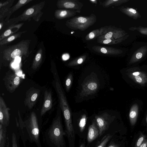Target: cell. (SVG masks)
<instances>
[{"mask_svg": "<svg viewBox=\"0 0 147 147\" xmlns=\"http://www.w3.org/2000/svg\"><path fill=\"white\" fill-rule=\"evenodd\" d=\"M13 1V0H8L5 1V2H4L3 3H0V8L8 4L9 3Z\"/></svg>", "mask_w": 147, "mask_h": 147, "instance_id": "obj_38", "label": "cell"}, {"mask_svg": "<svg viewBox=\"0 0 147 147\" xmlns=\"http://www.w3.org/2000/svg\"><path fill=\"white\" fill-rule=\"evenodd\" d=\"M40 92V90L33 87L30 88L27 91L24 103L29 109H31L35 105Z\"/></svg>", "mask_w": 147, "mask_h": 147, "instance_id": "obj_11", "label": "cell"}, {"mask_svg": "<svg viewBox=\"0 0 147 147\" xmlns=\"http://www.w3.org/2000/svg\"><path fill=\"white\" fill-rule=\"evenodd\" d=\"M19 119L16 118L17 127H18L24 147L26 140L34 143L37 147H42L40 140V127L37 116L34 112H32L29 117L23 121L20 113L18 111Z\"/></svg>", "mask_w": 147, "mask_h": 147, "instance_id": "obj_1", "label": "cell"}, {"mask_svg": "<svg viewBox=\"0 0 147 147\" xmlns=\"http://www.w3.org/2000/svg\"><path fill=\"white\" fill-rule=\"evenodd\" d=\"M26 32V31H24L19 32L4 38L0 41V45L1 46H3L21 37L22 34L25 32Z\"/></svg>", "mask_w": 147, "mask_h": 147, "instance_id": "obj_25", "label": "cell"}, {"mask_svg": "<svg viewBox=\"0 0 147 147\" xmlns=\"http://www.w3.org/2000/svg\"><path fill=\"white\" fill-rule=\"evenodd\" d=\"M138 30L142 34L144 35H147V28H138Z\"/></svg>", "mask_w": 147, "mask_h": 147, "instance_id": "obj_37", "label": "cell"}, {"mask_svg": "<svg viewBox=\"0 0 147 147\" xmlns=\"http://www.w3.org/2000/svg\"><path fill=\"white\" fill-rule=\"evenodd\" d=\"M128 0H108L105 1L102 5L104 7H108L112 5H118L126 3Z\"/></svg>", "mask_w": 147, "mask_h": 147, "instance_id": "obj_28", "label": "cell"}, {"mask_svg": "<svg viewBox=\"0 0 147 147\" xmlns=\"http://www.w3.org/2000/svg\"><path fill=\"white\" fill-rule=\"evenodd\" d=\"M14 0L8 4L1 7L0 10V19H3L5 17L7 16L9 13L10 7L12 6Z\"/></svg>", "mask_w": 147, "mask_h": 147, "instance_id": "obj_30", "label": "cell"}, {"mask_svg": "<svg viewBox=\"0 0 147 147\" xmlns=\"http://www.w3.org/2000/svg\"><path fill=\"white\" fill-rule=\"evenodd\" d=\"M135 78L136 81L139 83H141L142 81V78L138 75L135 76Z\"/></svg>", "mask_w": 147, "mask_h": 147, "instance_id": "obj_40", "label": "cell"}, {"mask_svg": "<svg viewBox=\"0 0 147 147\" xmlns=\"http://www.w3.org/2000/svg\"><path fill=\"white\" fill-rule=\"evenodd\" d=\"M99 86L96 76L94 74H90L86 78L82 84L80 96L84 97L94 94L97 91Z\"/></svg>", "mask_w": 147, "mask_h": 147, "instance_id": "obj_8", "label": "cell"}, {"mask_svg": "<svg viewBox=\"0 0 147 147\" xmlns=\"http://www.w3.org/2000/svg\"><path fill=\"white\" fill-rule=\"evenodd\" d=\"M126 34L123 30L113 27L105 34L98 37L97 39H117L124 37Z\"/></svg>", "mask_w": 147, "mask_h": 147, "instance_id": "obj_15", "label": "cell"}, {"mask_svg": "<svg viewBox=\"0 0 147 147\" xmlns=\"http://www.w3.org/2000/svg\"><path fill=\"white\" fill-rule=\"evenodd\" d=\"M145 139V136L142 133H140L139 137L136 143L135 147L140 146Z\"/></svg>", "mask_w": 147, "mask_h": 147, "instance_id": "obj_34", "label": "cell"}, {"mask_svg": "<svg viewBox=\"0 0 147 147\" xmlns=\"http://www.w3.org/2000/svg\"><path fill=\"white\" fill-rule=\"evenodd\" d=\"M3 80L5 87L10 92H13L20 84V78L19 76L12 73L8 72Z\"/></svg>", "mask_w": 147, "mask_h": 147, "instance_id": "obj_10", "label": "cell"}, {"mask_svg": "<svg viewBox=\"0 0 147 147\" xmlns=\"http://www.w3.org/2000/svg\"><path fill=\"white\" fill-rule=\"evenodd\" d=\"M77 12L80 11L68 9H57L55 11L54 16L57 19L61 20L74 16Z\"/></svg>", "mask_w": 147, "mask_h": 147, "instance_id": "obj_19", "label": "cell"}, {"mask_svg": "<svg viewBox=\"0 0 147 147\" xmlns=\"http://www.w3.org/2000/svg\"><path fill=\"white\" fill-rule=\"evenodd\" d=\"M30 40H23L16 44L9 46L3 51V58L6 60L11 61L17 57L24 60L27 57L30 52L29 51Z\"/></svg>", "mask_w": 147, "mask_h": 147, "instance_id": "obj_3", "label": "cell"}, {"mask_svg": "<svg viewBox=\"0 0 147 147\" xmlns=\"http://www.w3.org/2000/svg\"><path fill=\"white\" fill-rule=\"evenodd\" d=\"M138 115V112L136 109H132L131 110L129 115V119L131 124L134 126L135 124Z\"/></svg>", "mask_w": 147, "mask_h": 147, "instance_id": "obj_31", "label": "cell"}, {"mask_svg": "<svg viewBox=\"0 0 147 147\" xmlns=\"http://www.w3.org/2000/svg\"><path fill=\"white\" fill-rule=\"evenodd\" d=\"M70 57L69 55L67 53H65L63 54L62 56V58L64 60H67Z\"/></svg>", "mask_w": 147, "mask_h": 147, "instance_id": "obj_39", "label": "cell"}, {"mask_svg": "<svg viewBox=\"0 0 147 147\" xmlns=\"http://www.w3.org/2000/svg\"><path fill=\"white\" fill-rule=\"evenodd\" d=\"M96 20V16L92 14L87 17H73L67 20L66 22L65 25L71 29L83 31L93 25Z\"/></svg>", "mask_w": 147, "mask_h": 147, "instance_id": "obj_5", "label": "cell"}, {"mask_svg": "<svg viewBox=\"0 0 147 147\" xmlns=\"http://www.w3.org/2000/svg\"><path fill=\"white\" fill-rule=\"evenodd\" d=\"M140 74V73L138 71L132 73V75L134 76H138Z\"/></svg>", "mask_w": 147, "mask_h": 147, "instance_id": "obj_42", "label": "cell"}, {"mask_svg": "<svg viewBox=\"0 0 147 147\" xmlns=\"http://www.w3.org/2000/svg\"><path fill=\"white\" fill-rule=\"evenodd\" d=\"M15 60L17 62H19L20 60V57H17L16 58Z\"/></svg>", "mask_w": 147, "mask_h": 147, "instance_id": "obj_44", "label": "cell"}, {"mask_svg": "<svg viewBox=\"0 0 147 147\" xmlns=\"http://www.w3.org/2000/svg\"></svg>", "mask_w": 147, "mask_h": 147, "instance_id": "obj_49", "label": "cell"}, {"mask_svg": "<svg viewBox=\"0 0 147 147\" xmlns=\"http://www.w3.org/2000/svg\"><path fill=\"white\" fill-rule=\"evenodd\" d=\"M73 122L74 131L76 134L80 138L86 139L88 126L87 125V117L85 114L81 115Z\"/></svg>", "mask_w": 147, "mask_h": 147, "instance_id": "obj_9", "label": "cell"}, {"mask_svg": "<svg viewBox=\"0 0 147 147\" xmlns=\"http://www.w3.org/2000/svg\"><path fill=\"white\" fill-rule=\"evenodd\" d=\"M99 130L96 123L94 118L88 126L86 140L88 144L92 143L99 138Z\"/></svg>", "mask_w": 147, "mask_h": 147, "instance_id": "obj_14", "label": "cell"}, {"mask_svg": "<svg viewBox=\"0 0 147 147\" xmlns=\"http://www.w3.org/2000/svg\"><path fill=\"white\" fill-rule=\"evenodd\" d=\"M73 76L71 73H70L67 76L65 81V87L67 92H69L73 82Z\"/></svg>", "mask_w": 147, "mask_h": 147, "instance_id": "obj_33", "label": "cell"}, {"mask_svg": "<svg viewBox=\"0 0 147 147\" xmlns=\"http://www.w3.org/2000/svg\"><path fill=\"white\" fill-rule=\"evenodd\" d=\"M92 49L98 53L109 55H116L122 53L121 50L110 47L94 46L92 47Z\"/></svg>", "mask_w": 147, "mask_h": 147, "instance_id": "obj_17", "label": "cell"}, {"mask_svg": "<svg viewBox=\"0 0 147 147\" xmlns=\"http://www.w3.org/2000/svg\"><path fill=\"white\" fill-rule=\"evenodd\" d=\"M90 1L92 3L96 4L97 3V1L96 0H90Z\"/></svg>", "mask_w": 147, "mask_h": 147, "instance_id": "obj_45", "label": "cell"}, {"mask_svg": "<svg viewBox=\"0 0 147 147\" xmlns=\"http://www.w3.org/2000/svg\"><path fill=\"white\" fill-rule=\"evenodd\" d=\"M32 0H20L13 7L10 8L6 20H7L11 15L21 7L32 1Z\"/></svg>", "mask_w": 147, "mask_h": 147, "instance_id": "obj_22", "label": "cell"}, {"mask_svg": "<svg viewBox=\"0 0 147 147\" xmlns=\"http://www.w3.org/2000/svg\"><path fill=\"white\" fill-rule=\"evenodd\" d=\"M10 109L7 107L2 97H0V124L7 127L9 123Z\"/></svg>", "mask_w": 147, "mask_h": 147, "instance_id": "obj_13", "label": "cell"}, {"mask_svg": "<svg viewBox=\"0 0 147 147\" xmlns=\"http://www.w3.org/2000/svg\"><path fill=\"white\" fill-rule=\"evenodd\" d=\"M113 137V134H107L103 136L97 143L96 147H105Z\"/></svg>", "mask_w": 147, "mask_h": 147, "instance_id": "obj_27", "label": "cell"}, {"mask_svg": "<svg viewBox=\"0 0 147 147\" xmlns=\"http://www.w3.org/2000/svg\"><path fill=\"white\" fill-rule=\"evenodd\" d=\"M120 11L129 16L136 19L140 17L138 12L135 9L128 7H123L120 9Z\"/></svg>", "mask_w": 147, "mask_h": 147, "instance_id": "obj_24", "label": "cell"}, {"mask_svg": "<svg viewBox=\"0 0 147 147\" xmlns=\"http://www.w3.org/2000/svg\"><path fill=\"white\" fill-rule=\"evenodd\" d=\"M52 95L51 90H46L44 92L43 103L41 110L40 115H44L51 109L53 105Z\"/></svg>", "mask_w": 147, "mask_h": 147, "instance_id": "obj_16", "label": "cell"}, {"mask_svg": "<svg viewBox=\"0 0 147 147\" xmlns=\"http://www.w3.org/2000/svg\"><path fill=\"white\" fill-rule=\"evenodd\" d=\"M57 6L59 9H70L80 11L83 4L77 0H59Z\"/></svg>", "mask_w": 147, "mask_h": 147, "instance_id": "obj_12", "label": "cell"}, {"mask_svg": "<svg viewBox=\"0 0 147 147\" xmlns=\"http://www.w3.org/2000/svg\"><path fill=\"white\" fill-rule=\"evenodd\" d=\"M94 119L99 129V138L107 134H113L112 123L114 118L113 116L105 112L96 115Z\"/></svg>", "mask_w": 147, "mask_h": 147, "instance_id": "obj_6", "label": "cell"}, {"mask_svg": "<svg viewBox=\"0 0 147 147\" xmlns=\"http://www.w3.org/2000/svg\"><path fill=\"white\" fill-rule=\"evenodd\" d=\"M12 64H13V65L14 67H16V65H17V64L16 63H13Z\"/></svg>", "mask_w": 147, "mask_h": 147, "instance_id": "obj_47", "label": "cell"}, {"mask_svg": "<svg viewBox=\"0 0 147 147\" xmlns=\"http://www.w3.org/2000/svg\"><path fill=\"white\" fill-rule=\"evenodd\" d=\"M113 27L112 26H105L100 28L94 30L91 32L86 36L85 39L88 40L94 39L97 37L106 33L111 30Z\"/></svg>", "mask_w": 147, "mask_h": 147, "instance_id": "obj_18", "label": "cell"}, {"mask_svg": "<svg viewBox=\"0 0 147 147\" xmlns=\"http://www.w3.org/2000/svg\"><path fill=\"white\" fill-rule=\"evenodd\" d=\"M43 136L44 142L50 147H66L65 133L60 113L57 115Z\"/></svg>", "mask_w": 147, "mask_h": 147, "instance_id": "obj_2", "label": "cell"}, {"mask_svg": "<svg viewBox=\"0 0 147 147\" xmlns=\"http://www.w3.org/2000/svg\"><path fill=\"white\" fill-rule=\"evenodd\" d=\"M7 127L0 124V147H5L7 144L8 138Z\"/></svg>", "mask_w": 147, "mask_h": 147, "instance_id": "obj_20", "label": "cell"}, {"mask_svg": "<svg viewBox=\"0 0 147 147\" xmlns=\"http://www.w3.org/2000/svg\"><path fill=\"white\" fill-rule=\"evenodd\" d=\"M112 138L105 147H120L119 145L116 143Z\"/></svg>", "mask_w": 147, "mask_h": 147, "instance_id": "obj_36", "label": "cell"}, {"mask_svg": "<svg viewBox=\"0 0 147 147\" xmlns=\"http://www.w3.org/2000/svg\"><path fill=\"white\" fill-rule=\"evenodd\" d=\"M3 26V22H0V30H1L2 26Z\"/></svg>", "mask_w": 147, "mask_h": 147, "instance_id": "obj_46", "label": "cell"}, {"mask_svg": "<svg viewBox=\"0 0 147 147\" xmlns=\"http://www.w3.org/2000/svg\"><path fill=\"white\" fill-rule=\"evenodd\" d=\"M86 55L82 56L69 62L68 65L69 66L76 65L82 63L85 59Z\"/></svg>", "mask_w": 147, "mask_h": 147, "instance_id": "obj_32", "label": "cell"}, {"mask_svg": "<svg viewBox=\"0 0 147 147\" xmlns=\"http://www.w3.org/2000/svg\"><path fill=\"white\" fill-rule=\"evenodd\" d=\"M147 52V46L142 47L138 49L134 53L132 57V59L136 61L141 59L144 55Z\"/></svg>", "mask_w": 147, "mask_h": 147, "instance_id": "obj_26", "label": "cell"}, {"mask_svg": "<svg viewBox=\"0 0 147 147\" xmlns=\"http://www.w3.org/2000/svg\"><path fill=\"white\" fill-rule=\"evenodd\" d=\"M42 58V49L40 48L38 51L33 61L32 68L36 70L39 66L41 63Z\"/></svg>", "mask_w": 147, "mask_h": 147, "instance_id": "obj_21", "label": "cell"}, {"mask_svg": "<svg viewBox=\"0 0 147 147\" xmlns=\"http://www.w3.org/2000/svg\"><path fill=\"white\" fill-rule=\"evenodd\" d=\"M139 147H147V139L144 140L141 145Z\"/></svg>", "mask_w": 147, "mask_h": 147, "instance_id": "obj_41", "label": "cell"}, {"mask_svg": "<svg viewBox=\"0 0 147 147\" xmlns=\"http://www.w3.org/2000/svg\"><path fill=\"white\" fill-rule=\"evenodd\" d=\"M79 147H85V144L84 142L81 143Z\"/></svg>", "mask_w": 147, "mask_h": 147, "instance_id": "obj_43", "label": "cell"}, {"mask_svg": "<svg viewBox=\"0 0 147 147\" xmlns=\"http://www.w3.org/2000/svg\"><path fill=\"white\" fill-rule=\"evenodd\" d=\"M146 121H147V117H146Z\"/></svg>", "mask_w": 147, "mask_h": 147, "instance_id": "obj_48", "label": "cell"}, {"mask_svg": "<svg viewBox=\"0 0 147 147\" xmlns=\"http://www.w3.org/2000/svg\"><path fill=\"white\" fill-rule=\"evenodd\" d=\"M12 147H19L16 134L13 133L11 136Z\"/></svg>", "mask_w": 147, "mask_h": 147, "instance_id": "obj_35", "label": "cell"}, {"mask_svg": "<svg viewBox=\"0 0 147 147\" xmlns=\"http://www.w3.org/2000/svg\"><path fill=\"white\" fill-rule=\"evenodd\" d=\"M23 24V23H21L17 24H12L0 36V41L3 40L4 38L10 36L12 35L15 32V31H12L13 28H20Z\"/></svg>", "mask_w": 147, "mask_h": 147, "instance_id": "obj_23", "label": "cell"}, {"mask_svg": "<svg viewBox=\"0 0 147 147\" xmlns=\"http://www.w3.org/2000/svg\"><path fill=\"white\" fill-rule=\"evenodd\" d=\"M55 87L64 121L72 120L71 113L59 77L55 78Z\"/></svg>", "mask_w": 147, "mask_h": 147, "instance_id": "obj_7", "label": "cell"}, {"mask_svg": "<svg viewBox=\"0 0 147 147\" xmlns=\"http://www.w3.org/2000/svg\"><path fill=\"white\" fill-rule=\"evenodd\" d=\"M124 37L115 40L111 39H97V42L101 44L113 45L119 43L124 40Z\"/></svg>", "mask_w": 147, "mask_h": 147, "instance_id": "obj_29", "label": "cell"}, {"mask_svg": "<svg viewBox=\"0 0 147 147\" xmlns=\"http://www.w3.org/2000/svg\"><path fill=\"white\" fill-rule=\"evenodd\" d=\"M45 2L43 1L34 5L26 9L21 15L8 20V23H15L22 21H30L32 19L36 22L39 21L43 13L42 10Z\"/></svg>", "mask_w": 147, "mask_h": 147, "instance_id": "obj_4", "label": "cell"}]
</instances>
